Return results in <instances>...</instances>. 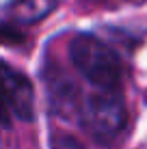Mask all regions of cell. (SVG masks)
<instances>
[{
  "label": "cell",
  "mask_w": 147,
  "mask_h": 149,
  "mask_svg": "<svg viewBox=\"0 0 147 149\" xmlns=\"http://www.w3.org/2000/svg\"><path fill=\"white\" fill-rule=\"evenodd\" d=\"M74 69L91 89H121V63L117 54L95 35H76L67 48Z\"/></svg>",
  "instance_id": "1"
},
{
  "label": "cell",
  "mask_w": 147,
  "mask_h": 149,
  "mask_svg": "<svg viewBox=\"0 0 147 149\" xmlns=\"http://www.w3.org/2000/svg\"><path fill=\"white\" fill-rule=\"evenodd\" d=\"M78 112L84 130L100 143L115 141L128 123L121 89H91L78 104Z\"/></svg>",
  "instance_id": "2"
},
{
  "label": "cell",
  "mask_w": 147,
  "mask_h": 149,
  "mask_svg": "<svg viewBox=\"0 0 147 149\" xmlns=\"http://www.w3.org/2000/svg\"><path fill=\"white\" fill-rule=\"evenodd\" d=\"M2 82H4V125L9 121H30L35 115V89L26 74L15 69L13 65H2Z\"/></svg>",
  "instance_id": "3"
},
{
  "label": "cell",
  "mask_w": 147,
  "mask_h": 149,
  "mask_svg": "<svg viewBox=\"0 0 147 149\" xmlns=\"http://www.w3.org/2000/svg\"><path fill=\"white\" fill-rule=\"evenodd\" d=\"M59 0H11L7 13L15 24H35L56 9Z\"/></svg>",
  "instance_id": "4"
}]
</instances>
